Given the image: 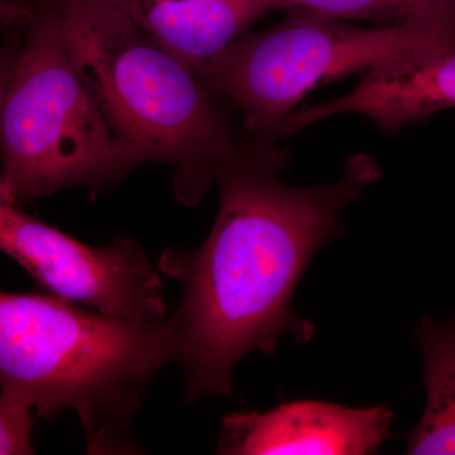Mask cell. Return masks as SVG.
I'll use <instances>...</instances> for the list:
<instances>
[{
	"label": "cell",
	"mask_w": 455,
	"mask_h": 455,
	"mask_svg": "<svg viewBox=\"0 0 455 455\" xmlns=\"http://www.w3.org/2000/svg\"><path fill=\"white\" fill-rule=\"evenodd\" d=\"M33 18L0 110L2 176L14 202L100 188L133 166L76 73L49 0Z\"/></svg>",
	"instance_id": "4"
},
{
	"label": "cell",
	"mask_w": 455,
	"mask_h": 455,
	"mask_svg": "<svg viewBox=\"0 0 455 455\" xmlns=\"http://www.w3.org/2000/svg\"><path fill=\"white\" fill-rule=\"evenodd\" d=\"M415 341L423 353L427 405L407 435L406 454L455 455V316L439 324L425 314Z\"/></svg>",
	"instance_id": "10"
},
{
	"label": "cell",
	"mask_w": 455,
	"mask_h": 455,
	"mask_svg": "<svg viewBox=\"0 0 455 455\" xmlns=\"http://www.w3.org/2000/svg\"><path fill=\"white\" fill-rule=\"evenodd\" d=\"M283 11L302 7L343 20L377 26L454 25L455 0H281Z\"/></svg>",
	"instance_id": "11"
},
{
	"label": "cell",
	"mask_w": 455,
	"mask_h": 455,
	"mask_svg": "<svg viewBox=\"0 0 455 455\" xmlns=\"http://www.w3.org/2000/svg\"><path fill=\"white\" fill-rule=\"evenodd\" d=\"M284 11L283 22L233 42L200 74L212 94L242 113L244 137L256 145H277L286 119L319 84L363 73L455 26L364 28L311 9Z\"/></svg>",
	"instance_id": "5"
},
{
	"label": "cell",
	"mask_w": 455,
	"mask_h": 455,
	"mask_svg": "<svg viewBox=\"0 0 455 455\" xmlns=\"http://www.w3.org/2000/svg\"><path fill=\"white\" fill-rule=\"evenodd\" d=\"M14 204L16 202H14L13 197L9 193L4 179H3L2 173H0V232H2L3 226H4L7 212Z\"/></svg>",
	"instance_id": "15"
},
{
	"label": "cell",
	"mask_w": 455,
	"mask_h": 455,
	"mask_svg": "<svg viewBox=\"0 0 455 455\" xmlns=\"http://www.w3.org/2000/svg\"><path fill=\"white\" fill-rule=\"evenodd\" d=\"M17 57L18 53L14 55V53L8 52V51L0 50V110H2L9 84H11L12 76H13Z\"/></svg>",
	"instance_id": "14"
},
{
	"label": "cell",
	"mask_w": 455,
	"mask_h": 455,
	"mask_svg": "<svg viewBox=\"0 0 455 455\" xmlns=\"http://www.w3.org/2000/svg\"><path fill=\"white\" fill-rule=\"evenodd\" d=\"M0 251L57 298L124 322L164 320L163 281L133 239L92 247L13 205L0 232Z\"/></svg>",
	"instance_id": "6"
},
{
	"label": "cell",
	"mask_w": 455,
	"mask_h": 455,
	"mask_svg": "<svg viewBox=\"0 0 455 455\" xmlns=\"http://www.w3.org/2000/svg\"><path fill=\"white\" fill-rule=\"evenodd\" d=\"M394 412L317 400L290 401L267 412H232L221 423L218 453L368 455L390 438Z\"/></svg>",
	"instance_id": "8"
},
{
	"label": "cell",
	"mask_w": 455,
	"mask_h": 455,
	"mask_svg": "<svg viewBox=\"0 0 455 455\" xmlns=\"http://www.w3.org/2000/svg\"><path fill=\"white\" fill-rule=\"evenodd\" d=\"M149 37L202 74L281 0H107Z\"/></svg>",
	"instance_id": "9"
},
{
	"label": "cell",
	"mask_w": 455,
	"mask_h": 455,
	"mask_svg": "<svg viewBox=\"0 0 455 455\" xmlns=\"http://www.w3.org/2000/svg\"><path fill=\"white\" fill-rule=\"evenodd\" d=\"M33 18L31 0H12L0 7V28L28 26Z\"/></svg>",
	"instance_id": "13"
},
{
	"label": "cell",
	"mask_w": 455,
	"mask_h": 455,
	"mask_svg": "<svg viewBox=\"0 0 455 455\" xmlns=\"http://www.w3.org/2000/svg\"><path fill=\"white\" fill-rule=\"evenodd\" d=\"M71 64L132 166L173 169L176 199L196 205L250 146L184 61L107 0H49Z\"/></svg>",
	"instance_id": "2"
},
{
	"label": "cell",
	"mask_w": 455,
	"mask_h": 455,
	"mask_svg": "<svg viewBox=\"0 0 455 455\" xmlns=\"http://www.w3.org/2000/svg\"><path fill=\"white\" fill-rule=\"evenodd\" d=\"M455 108V26L433 40L377 62L348 94L302 107L286 119L283 137L338 116L361 114L383 133Z\"/></svg>",
	"instance_id": "7"
},
{
	"label": "cell",
	"mask_w": 455,
	"mask_h": 455,
	"mask_svg": "<svg viewBox=\"0 0 455 455\" xmlns=\"http://www.w3.org/2000/svg\"><path fill=\"white\" fill-rule=\"evenodd\" d=\"M175 355L170 319L124 322L52 293L0 291V395L44 419L73 410L89 453L137 451L132 423Z\"/></svg>",
	"instance_id": "3"
},
{
	"label": "cell",
	"mask_w": 455,
	"mask_h": 455,
	"mask_svg": "<svg viewBox=\"0 0 455 455\" xmlns=\"http://www.w3.org/2000/svg\"><path fill=\"white\" fill-rule=\"evenodd\" d=\"M287 164L277 145L250 142L218 175L220 211L205 243L169 248L158 263L182 284L170 320L188 403L232 396L239 362L254 350L274 355L283 335L311 339L315 325L292 310L296 287L317 251L346 233L344 211L382 175L372 157L355 155L338 181L292 187L280 178Z\"/></svg>",
	"instance_id": "1"
},
{
	"label": "cell",
	"mask_w": 455,
	"mask_h": 455,
	"mask_svg": "<svg viewBox=\"0 0 455 455\" xmlns=\"http://www.w3.org/2000/svg\"><path fill=\"white\" fill-rule=\"evenodd\" d=\"M11 2L12 0H0V7H3V5H7Z\"/></svg>",
	"instance_id": "16"
},
{
	"label": "cell",
	"mask_w": 455,
	"mask_h": 455,
	"mask_svg": "<svg viewBox=\"0 0 455 455\" xmlns=\"http://www.w3.org/2000/svg\"><path fill=\"white\" fill-rule=\"evenodd\" d=\"M32 410L0 395V455L33 453Z\"/></svg>",
	"instance_id": "12"
}]
</instances>
